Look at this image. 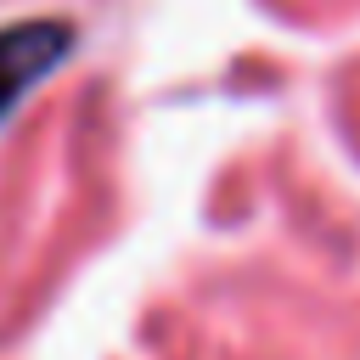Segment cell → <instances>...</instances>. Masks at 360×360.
<instances>
[{"label":"cell","instance_id":"cell-1","mask_svg":"<svg viewBox=\"0 0 360 360\" xmlns=\"http://www.w3.org/2000/svg\"><path fill=\"white\" fill-rule=\"evenodd\" d=\"M68 51V28L56 22H22V28H6L0 34V112Z\"/></svg>","mask_w":360,"mask_h":360}]
</instances>
